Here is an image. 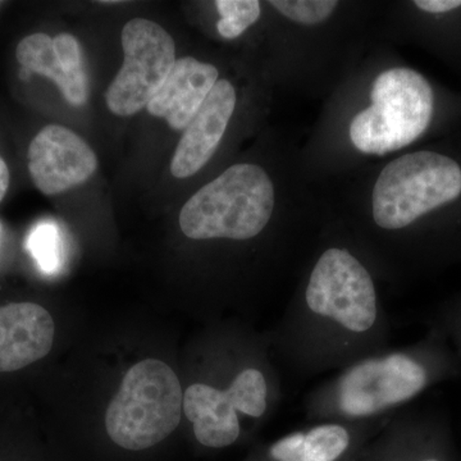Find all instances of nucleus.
<instances>
[{
  "label": "nucleus",
  "instance_id": "nucleus-17",
  "mask_svg": "<svg viewBox=\"0 0 461 461\" xmlns=\"http://www.w3.org/2000/svg\"><path fill=\"white\" fill-rule=\"evenodd\" d=\"M269 5L294 23L318 25L329 20L338 2L335 0H272Z\"/></svg>",
  "mask_w": 461,
  "mask_h": 461
},
{
  "label": "nucleus",
  "instance_id": "nucleus-1",
  "mask_svg": "<svg viewBox=\"0 0 461 461\" xmlns=\"http://www.w3.org/2000/svg\"><path fill=\"white\" fill-rule=\"evenodd\" d=\"M393 329L371 268L350 248L315 258L269 338L295 378L339 371L391 348Z\"/></svg>",
  "mask_w": 461,
  "mask_h": 461
},
{
  "label": "nucleus",
  "instance_id": "nucleus-6",
  "mask_svg": "<svg viewBox=\"0 0 461 461\" xmlns=\"http://www.w3.org/2000/svg\"><path fill=\"white\" fill-rule=\"evenodd\" d=\"M372 105L350 123V139L364 154L384 156L420 139L429 129L435 96L429 81L411 68H391L375 77Z\"/></svg>",
  "mask_w": 461,
  "mask_h": 461
},
{
  "label": "nucleus",
  "instance_id": "nucleus-15",
  "mask_svg": "<svg viewBox=\"0 0 461 461\" xmlns=\"http://www.w3.org/2000/svg\"><path fill=\"white\" fill-rule=\"evenodd\" d=\"M26 249L44 275H57L62 269V235L53 221H41L32 227L27 235Z\"/></svg>",
  "mask_w": 461,
  "mask_h": 461
},
{
  "label": "nucleus",
  "instance_id": "nucleus-12",
  "mask_svg": "<svg viewBox=\"0 0 461 461\" xmlns=\"http://www.w3.org/2000/svg\"><path fill=\"white\" fill-rule=\"evenodd\" d=\"M56 324L47 309L33 303L0 306V373L16 372L47 357Z\"/></svg>",
  "mask_w": 461,
  "mask_h": 461
},
{
  "label": "nucleus",
  "instance_id": "nucleus-18",
  "mask_svg": "<svg viewBox=\"0 0 461 461\" xmlns=\"http://www.w3.org/2000/svg\"><path fill=\"white\" fill-rule=\"evenodd\" d=\"M414 5L429 14H445L461 7V0H417Z\"/></svg>",
  "mask_w": 461,
  "mask_h": 461
},
{
  "label": "nucleus",
  "instance_id": "nucleus-16",
  "mask_svg": "<svg viewBox=\"0 0 461 461\" xmlns=\"http://www.w3.org/2000/svg\"><path fill=\"white\" fill-rule=\"evenodd\" d=\"M215 8L221 16L218 32L227 41L239 38L260 17V3L257 0H217Z\"/></svg>",
  "mask_w": 461,
  "mask_h": 461
},
{
  "label": "nucleus",
  "instance_id": "nucleus-11",
  "mask_svg": "<svg viewBox=\"0 0 461 461\" xmlns=\"http://www.w3.org/2000/svg\"><path fill=\"white\" fill-rule=\"evenodd\" d=\"M236 107V91L227 80H218L198 113L184 130L171 162L176 178L198 173L213 157Z\"/></svg>",
  "mask_w": 461,
  "mask_h": 461
},
{
  "label": "nucleus",
  "instance_id": "nucleus-13",
  "mask_svg": "<svg viewBox=\"0 0 461 461\" xmlns=\"http://www.w3.org/2000/svg\"><path fill=\"white\" fill-rule=\"evenodd\" d=\"M218 81V69L193 57L176 59L171 74L148 104V112L166 120L173 130H185L198 113Z\"/></svg>",
  "mask_w": 461,
  "mask_h": 461
},
{
  "label": "nucleus",
  "instance_id": "nucleus-10",
  "mask_svg": "<svg viewBox=\"0 0 461 461\" xmlns=\"http://www.w3.org/2000/svg\"><path fill=\"white\" fill-rule=\"evenodd\" d=\"M16 57L23 68L44 76L57 85L63 98L83 107L89 100V78L84 67L80 42L71 33L50 38L47 33H32L20 41Z\"/></svg>",
  "mask_w": 461,
  "mask_h": 461
},
{
  "label": "nucleus",
  "instance_id": "nucleus-7",
  "mask_svg": "<svg viewBox=\"0 0 461 461\" xmlns=\"http://www.w3.org/2000/svg\"><path fill=\"white\" fill-rule=\"evenodd\" d=\"M123 65L105 91L112 113L130 117L147 108L176 63L175 41L162 26L133 18L121 35Z\"/></svg>",
  "mask_w": 461,
  "mask_h": 461
},
{
  "label": "nucleus",
  "instance_id": "nucleus-9",
  "mask_svg": "<svg viewBox=\"0 0 461 461\" xmlns=\"http://www.w3.org/2000/svg\"><path fill=\"white\" fill-rule=\"evenodd\" d=\"M98 158L77 133L59 124L44 127L29 147V172L44 195H57L85 184Z\"/></svg>",
  "mask_w": 461,
  "mask_h": 461
},
{
  "label": "nucleus",
  "instance_id": "nucleus-3",
  "mask_svg": "<svg viewBox=\"0 0 461 461\" xmlns=\"http://www.w3.org/2000/svg\"><path fill=\"white\" fill-rule=\"evenodd\" d=\"M275 185L262 167L241 163L227 168L182 206L180 227L196 241L259 238L275 213Z\"/></svg>",
  "mask_w": 461,
  "mask_h": 461
},
{
  "label": "nucleus",
  "instance_id": "nucleus-2",
  "mask_svg": "<svg viewBox=\"0 0 461 461\" xmlns=\"http://www.w3.org/2000/svg\"><path fill=\"white\" fill-rule=\"evenodd\" d=\"M435 364L423 348L369 355L339 369L304 400L309 423H359L384 420L429 386Z\"/></svg>",
  "mask_w": 461,
  "mask_h": 461
},
{
  "label": "nucleus",
  "instance_id": "nucleus-5",
  "mask_svg": "<svg viewBox=\"0 0 461 461\" xmlns=\"http://www.w3.org/2000/svg\"><path fill=\"white\" fill-rule=\"evenodd\" d=\"M461 194V168L451 158L415 151L388 163L372 195V218L382 232H399Z\"/></svg>",
  "mask_w": 461,
  "mask_h": 461
},
{
  "label": "nucleus",
  "instance_id": "nucleus-4",
  "mask_svg": "<svg viewBox=\"0 0 461 461\" xmlns=\"http://www.w3.org/2000/svg\"><path fill=\"white\" fill-rule=\"evenodd\" d=\"M184 391L171 366L157 359L135 364L109 403L105 429L117 447L142 453L162 444L180 426Z\"/></svg>",
  "mask_w": 461,
  "mask_h": 461
},
{
  "label": "nucleus",
  "instance_id": "nucleus-8",
  "mask_svg": "<svg viewBox=\"0 0 461 461\" xmlns=\"http://www.w3.org/2000/svg\"><path fill=\"white\" fill-rule=\"evenodd\" d=\"M390 418L359 423H309L305 429L263 446L247 461H357L364 445Z\"/></svg>",
  "mask_w": 461,
  "mask_h": 461
},
{
  "label": "nucleus",
  "instance_id": "nucleus-14",
  "mask_svg": "<svg viewBox=\"0 0 461 461\" xmlns=\"http://www.w3.org/2000/svg\"><path fill=\"white\" fill-rule=\"evenodd\" d=\"M357 461H451L435 435L406 415H391L364 445Z\"/></svg>",
  "mask_w": 461,
  "mask_h": 461
},
{
  "label": "nucleus",
  "instance_id": "nucleus-20",
  "mask_svg": "<svg viewBox=\"0 0 461 461\" xmlns=\"http://www.w3.org/2000/svg\"><path fill=\"white\" fill-rule=\"evenodd\" d=\"M32 72L29 71V69L21 68L20 77L23 78V80H29V78L32 77Z\"/></svg>",
  "mask_w": 461,
  "mask_h": 461
},
{
  "label": "nucleus",
  "instance_id": "nucleus-19",
  "mask_svg": "<svg viewBox=\"0 0 461 461\" xmlns=\"http://www.w3.org/2000/svg\"><path fill=\"white\" fill-rule=\"evenodd\" d=\"M9 187V169L7 163L0 157V202L5 199Z\"/></svg>",
  "mask_w": 461,
  "mask_h": 461
}]
</instances>
